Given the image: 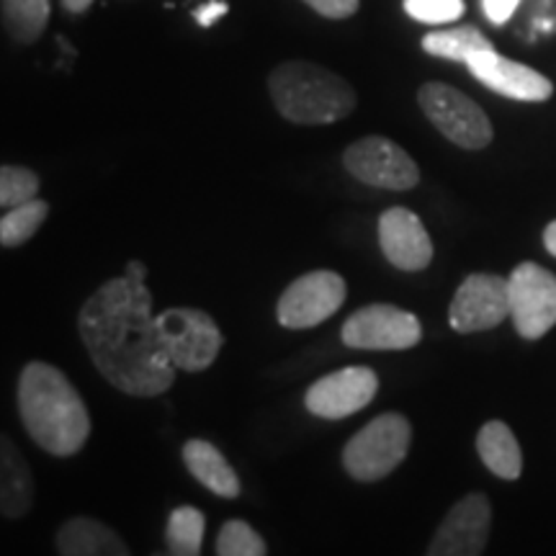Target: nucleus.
<instances>
[{"instance_id":"obj_7","label":"nucleus","mask_w":556,"mask_h":556,"mask_svg":"<svg viewBox=\"0 0 556 556\" xmlns=\"http://www.w3.org/2000/svg\"><path fill=\"white\" fill-rule=\"evenodd\" d=\"M343 165L353 178L374 189L409 191L420 184L417 163L387 137H364L343 152Z\"/></svg>"},{"instance_id":"obj_32","label":"nucleus","mask_w":556,"mask_h":556,"mask_svg":"<svg viewBox=\"0 0 556 556\" xmlns=\"http://www.w3.org/2000/svg\"><path fill=\"white\" fill-rule=\"evenodd\" d=\"M544 245H546L548 253H552L556 258V219L544 229Z\"/></svg>"},{"instance_id":"obj_19","label":"nucleus","mask_w":556,"mask_h":556,"mask_svg":"<svg viewBox=\"0 0 556 556\" xmlns=\"http://www.w3.org/2000/svg\"><path fill=\"white\" fill-rule=\"evenodd\" d=\"M184 462L186 469L191 471V477L199 479V482L204 484L206 490H212L214 495L227 500L240 495V479L214 443L193 438V441L184 446Z\"/></svg>"},{"instance_id":"obj_11","label":"nucleus","mask_w":556,"mask_h":556,"mask_svg":"<svg viewBox=\"0 0 556 556\" xmlns=\"http://www.w3.org/2000/svg\"><path fill=\"white\" fill-rule=\"evenodd\" d=\"M510 317L507 278L497 274H471L456 289L448 307L451 328L462 336L497 328Z\"/></svg>"},{"instance_id":"obj_14","label":"nucleus","mask_w":556,"mask_h":556,"mask_svg":"<svg viewBox=\"0 0 556 556\" xmlns=\"http://www.w3.org/2000/svg\"><path fill=\"white\" fill-rule=\"evenodd\" d=\"M467 67L482 86L505 96V99L539 103L552 99L554 93L552 80H548L546 75L536 73V70L523 65V62L507 60L495 50L477 52L475 58L467 62Z\"/></svg>"},{"instance_id":"obj_10","label":"nucleus","mask_w":556,"mask_h":556,"mask_svg":"<svg viewBox=\"0 0 556 556\" xmlns=\"http://www.w3.org/2000/svg\"><path fill=\"white\" fill-rule=\"evenodd\" d=\"M422 325L413 312L394 304H368L343 325V343L358 351H407L420 343Z\"/></svg>"},{"instance_id":"obj_2","label":"nucleus","mask_w":556,"mask_h":556,"mask_svg":"<svg viewBox=\"0 0 556 556\" xmlns=\"http://www.w3.org/2000/svg\"><path fill=\"white\" fill-rule=\"evenodd\" d=\"M18 413L26 433L52 456H73L86 446L88 407L60 368L34 361L21 371Z\"/></svg>"},{"instance_id":"obj_29","label":"nucleus","mask_w":556,"mask_h":556,"mask_svg":"<svg viewBox=\"0 0 556 556\" xmlns=\"http://www.w3.org/2000/svg\"><path fill=\"white\" fill-rule=\"evenodd\" d=\"M227 11H229V5L225 3V0H208L206 5H201V9L193 13V16H197L199 26H204V29H208V26L217 24L222 16H227Z\"/></svg>"},{"instance_id":"obj_21","label":"nucleus","mask_w":556,"mask_h":556,"mask_svg":"<svg viewBox=\"0 0 556 556\" xmlns=\"http://www.w3.org/2000/svg\"><path fill=\"white\" fill-rule=\"evenodd\" d=\"M422 50L433 54V58L464 62V65H467L477 52L495 50V47H492V41L486 39L482 31L475 29V26H458V29L428 34V37L422 39Z\"/></svg>"},{"instance_id":"obj_17","label":"nucleus","mask_w":556,"mask_h":556,"mask_svg":"<svg viewBox=\"0 0 556 556\" xmlns=\"http://www.w3.org/2000/svg\"><path fill=\"white\" fill-rule=\"evenodd\" d=\"M60 556H129L116 531L96 518H70L58 531Z\"/></svg>"},{"instance_id":"obj_3","label":"nucleus","mask_w":556,"mask_h":556,"mask_svg":"<svg viewBox=\"0 0 556 556\" xmlns=\"http://www.w3.org/2000/svg\"><path fill=\"white\" fill-rule=\"evenodd\" d=\"M274 106L283 119L317 127L345 119L356 109V90L332 70L315 62L289 60L268 78Z\"/></svg>"},{"instance_id":"obj_4","label":"nucleus","mask_w":556,"mask_h":556,"mask_svg":"<svg viewBox=\"0 0 556 556\" xmlns=\"http://www.w3.org/2000/svg\"><path fill=\"white\" fill-rule=\"evenodd\" d=\"M413 426L405 415L384 413L358 430L343 448V467L356 482H379L407 458Z\"/></svg>"},{"instance_id":"obj_22","label":"nucleus","mask_w":556,"mask_h":556,"mask_svg":"<svg viewBox=\"0 0 556 556\" xmlns=\"http://www.w3.org/2000/svg\"><path fill=\"white\" fill-rule=\"evenodd\" d=\"M206 518L199 507L184 505L170 513L165 526V552L170 556H201Z\"/></svg>"},{"instance_id":"obj_31","label":"nucleus","mask_w":556,"mask_h":556,"mask_svg":"<svg viewBox=\"0 0 556 556\" xmlns=\"http://www.w3.org/2000/svg\"><path fill=\"white\" fill-rule=\"evenodd\" d=\"M90 5H93V0H62V9L67 13H86Z\"/></svg>"},{"instance_id":"obj_26","label":"nucleus","mask_w":556,"mask_h":556,"mask_svg":"<svg viewBox=\"0 0 556 556\" xmlns=\"http://www.w3.org/2000/svg\"><path fill=\"white\" fill-rule=\"evenodd\" d=\"M405 11L409 18L420 21V24H448L464 16L467 5L464 0H405Z\"/></svg>"},{"instance_id":"obj_6","label":"nucleus","mask_w":556,"mask_h":556,"mask_svg":"<svg viewBox=\"0 0 556 556\" xmlns=\"http://www.w3.org/2000/svg\"><path fill=\"white\" fill-rule=\"evenodd\" d=\"M417 103L430 124L462 150H484L495 137L492 122L479 103L446 83H426L417 90Z\"/></svg>"},{"instance_id":"obj_18","label":"nucleus","mask_w":556,"mask_h":556,"mask_svg":"<svg viewBox=\"0 0 556 556\" xmlns=\"http://www.w3.org/2000/svg\"><path fill=\"white\" fill-rule=\"evenodd\" d=\"M477 454L484 467L505 482H516L523 475V451L516 433L503 420L484 422L477 433Z\"/></svg>"},{"instance_id":"obj_13","label":"nucleus","mask_w":556,"mask_h":556,"mask_svg":"<svg viewBox=\"0 0 556 556\" xmlns=\"http://www.w3.org/2000/svg\"><path fill=\"white\" fill-rule=\"evenodd\" d=\"M379 377L366 366H348L315 381L307 389L304 405L323 420H343L358 409L371 405L377 397Z\"/></svg>"},{"instance_id":"obj_20","label":"nucleus","mask_w":556,"mask_h":556,"mask_svg":"<svg viewBox=\"0 0 556 556\" xmlns=\"http://www.w3.org/2000/svg\"><path fill=\"white\" fill-rule=\"evenodd\" d=\"M50 0H0L3 26L18 45H34L50 24Z\"/></svg>"},{"instance_id":"obj_9","label":"nucleus","mask_w":556,"mask_h":556,"mask_svg":"<svg viewBox=\"0 0 556 556\" xmlns=\"http://www.w3.org/2000/svg\"><path fill=\"white\" fill-rule=\"evenodd\" d=\"M345 302V281L336 270L299 276L278 299L276 317L283 328L307 330L330 319Z\"/></svg>"},{"instance_id":"obj_23","label":"nucleus","mask_w":556,"mask_h":556,"mask_svg":"<svg viewBox=\"0 0 556 556\" xmlns=\"http://www.w3.org/2000/svg\"><path fill=\"white\" fill-rule=\"evenodd\" d=\"M47 214H50V204L41 199H31L26 204L9 208L0 217V245L18 248L29 242L39 232V227L45 225Z\"/></svg>"},{"instance_id":"obj_1","label":"nucleus","mask_w":556,"mask_h":556,"mask_svg":"<svg viewBox=\"0 0 556 556\" xmlns=\"http://www.w3.org/2000/svg\"><path fill=\"white\" fill-rule=\"evenodd\" d=\"M78 330L101 377L129 397H157L176 381L152 315L148 283L111 278L86 299Z\"/></svg>"},{"instance_id":"obj_33","label":"nucleus","mask_w":556,"mask_h":556,"mask_svg":"<svg viewBox=\"0 0 556 556\" xmlns=\"http://www.w3.org/2000/svg\"><path fill=\"white\" fill-rule=\"evenodd\" d=\"M152 556H170L168 552H157V554H152Z\"/></svg>"},{"instance_id":"obj_30","label":"nucleus","mask_w":556,"mask_h":556,"mask_svg":"<svg viewBox=\"0 0 556 556\" xmlns=\"http://www.w3.org/2000/svg\"><path fill=\"white\" fill-rule=\"evenodd\" d=\"M124 276H127L129 281L144 283V281H148V266H144L142 261H129L127 268H124Z\"/></svg>"},{"instance_id":"obj_24","label":"nucleus","mask_w":556,"mask_h":556,"mask_svg":"<svg viewBox=\"0 0 556 556\" xmlns=\"http://www.w3.org/2000/svg\"><path fill=\"white\" fill-rule=\"evenodd\" d=\"M217 556H266V541L245 520H227L217 536Z\"/></svg>"},{"instance_id":"obj_16","label":"nucleus","mask_w":556,"mask_h":556,"mask_svg":"<svg viewBox=\"0 0 556 556\" xmlns=\"http://www.w3.org/2000/svg\"><path fill=\"white\" fill-rule=\"evenodd\" d=\"M34 475L29 462L9 435L0 433V516L21 518L34 505Z\"/></svg>"},{"instance_id":"obj_12","label":"nucleus","mask_w":556,"mask_h":556,"mask_svg":"<svg viewBox=\"0 0 556 556\" xmlns=\"http://www.w3.org/2000/svg\"><path fill=\"white\" fill-rule=\"evenodd\" d=\"M492 531V505L484 492H469L446 513L426 556H482Z\"/></svg>"},{"instance_id":"obj_5","label":"nucleus","mask_w":556,"mask_h":556,"mask_svg":"<svg viewBox=\"0 0 556 556\" xmlns=\"http://www.w3.org/2000/svg\"><path fill=\"white\" fill-rule=\"evenodd\" d=\"M165 356L176 371H204L219 356L225 336L212 315L193 307H173L155 315Z\"/></svg>"},{"instance_id":"obj_28","label":"nucleus","mask_w":556,"mask_h":556,"mask_svg":"<svg viewBox=\"0 0 556 556\" xmlns=\"http://www.w3.org/2000/svg\"><path fill=\"white\" fill-rule=\"evenodd\" d=\"M518 3H520V0H482L486 18H490L492 24H497V26H503L505 21L510 18L513 13H516Z\"/></svg>"},{"instance_id":"obj_27","label":"nucleus","mask_w":556,"mask_h":556,"mask_svg":"<svg viewBox=\"0 0 556 556\" xmlns=\"http://www.w3.org/2000/svg\"><path fill=\"white\" fill-rule=\"evenodd\" d=\"M309 9H315L325 18H348L358 11V0H304Z\"/></svg>"},{"instance_id":"obj_25","label":"nucleus","mask_w":556,"mask_h":556,"mask_svg":"<svg viewBox=\"0 0 556 556\" xmlns=\"http://www.w3.org/2000/svg\"><path fill=\"white\" fill-rule=\"evenodd\" d=\"M39 176L21 165H0V208H13L37 199Z\"/></svg>"},{"instance_id":"obj_15","label":"nucleus","mask_w":556,"mask_h":556,"mask_svg":"<svg viewBox=\"0 0 556 556\" xmlns=\"http://www.w3.org/2000/svg\"><path fill=\"white\" fill-rule=\"evenodd\" d=\"M379 245L384 258L407 274L428 268L433 261V240H430L426 225L405 206H392L381 214Z\"/></svg>"},{"instance_id":"obj_8","label":"nucleus","mask_w":556,"mask_h":556,"mask_svg":"<svg viewBox=\"0 0 556 556\" xmlns=\"http://www.w3.org/2000/svg\"><path fill=\"white\" fill-rule=\"evenodd\" d=\"M510 317L526 340H541L556 325V276L539 263H520L507 278Z\"/></svg>"}]
</instances>
